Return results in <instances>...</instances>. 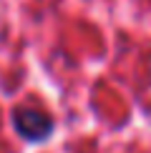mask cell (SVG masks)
<instances>
[{"label":"cell","instance_id":"cell-1","mask_svg":"<svg viewBox=\"0 0 151 153\" xmlns=\"http://www.w3.org/2000/svg\"><path fill=\"white\" fill-rule=\"evenodd\" d=\"M15 131L25 141H46L53 131V120L40 111H20L15 113Z\"/></svg>","mask_w":151,"mask_h":153}]
</instances>
